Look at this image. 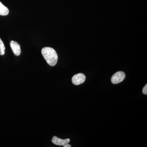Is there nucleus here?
Wrapping results in <instances>:
<instances>
[{
	"label": "nucleus",
	"mask_w": 147,
	"mask_h": 147,
	"mask_svg": "<svg viewBox=\"0 0 147 147\" xmlns=\"http://www.w3.org/2000/svg\"><path fill=\"white\" fill-rule=\"evenodd\" d=\"M43 57L48 65L54 66L57 63L58 57L56 51L50 47H45L41 50Z\"/></svg>",
	"instance_id": "f257e3e1"
},
{
	"label": "nucleus",
	"mask_w": 147,
	"mask_h": 147,
	"mask_svg": "<svg viewBox=\"0 0 147 147\" xmlns=\"http://www.w3.org/2000/svg\"><path fill=\"white\" fill-rule=\"evenodd\" d=\"M125 77V74L123 71L116 72L112 76L111 81L113 84H118L123 81Z\"/></svg>",
	"instance_id": "f03ea898"
},
{
	"label": "nucleus",
	"mask_w": 147,
	"mask_h": 147,
	"mask_svg": "<svg viewBox=\"0 0 147 147\" xmlns=\"http://www.w3.org/2000/svg\"><path fill=\"white\" fill-rule=\"evenodd\" d=\"M86 76L82 73L77 74L72 77V82L74 85H79L83 84L86 80Z\"/></svg>",
	"instance_id": "7ed1b4c3"
},
{
	"label": "nucleus",
	"mask_w": 147,
	"mask_h": 147,
	"mask_svg": "<svg viewBox=\"0 0 147 147\" xmlns=\"http://www.w3.org/2000/svg\"><path fill=\"white\" fill-rule=\"evenodd\" d=\"M10 45L13 54L16 56H19L21 53V47L20 45L16 41L11 40L10 42Z\"/></svg>",
	"instance_id": "20e7f679"
},
{
	"label": "nucleus",
	"mask_w": 147,
	"mask_h": 147,
	"mask_svg": "<svg viewBox=\"0 0 147 147\" xmlns=\"http://www.w3.org/2000/svg\"><path fill=\"white\" fill-rule=\"evenodd\" d=\"M52 142L54 144L58 146H64L66 144H68L70 142V139H62L58 138L56 136H54L52 139Z\"/></svg>",
	"instance_id": "39448f33"
},
{
	"label": "nucleus",
	"mask_w": 147,
	"mask_h": 147,
	"mask_svg": "<svg viewBox=\"0 0 147 147\" xmlns=\"http://www.w3.org/2000/svg\"><path fill=\"white\" fill-rule=\"evenodd\" d=\"M9 13V9L0 2V15L6 16Z\"/></svg>",
	"instance_id": "423d86ee"
},
{
	"label": "nucleus",
	"mask_w": 147,
	"mask_h": 147,
	"mask_svg": "<svg viewBox=\"0 0 147 147\" xmlns=\"http://www.w3.org/2000/svg\"><path fill=\"white\" fill-rule=\"evenodd\" d=\"M5 46L2 40L0 38V55H4L5 53Z\"/></svg>",
	"instance_id": "0eeeda50"
},
{
	"label": "nucleus",
	"mask_w": 147,
	"mask_h": 147,
	"mask_svg": "<svg viewBox=\"0 0 147 147\" xmlns=\"http://www.w3.org/2000/svg\"><path fill=\"white\" fill-rule=\"evenodd\" d=\"M142 92H143V93L144 94H147V84H146V86L143 88Z\"/></svg>",
	"instance_id": "6e6552de"
},
{
	"label": "nucleus",
	"mask_w": 147,
	"mask_h": 147,
	"mask_svg": "<svg viewBox=\"0 0 147 147\" xmlns=\"http://www.w3.org/2000/svg\"><path fill=\"white\" fill-rule=\"evenodd\" d=\"M63 147H71V145L68 144H66L64 145V146H63Z\"/></svg>",
	"instance_id": "1a4fd4ad"
}]
</instances>
